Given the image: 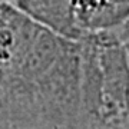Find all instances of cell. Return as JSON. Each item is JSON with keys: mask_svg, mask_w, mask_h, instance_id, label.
<instances>
[{"mask_svg": "<svg viewBox=\"0 0 129 129\" xmlns=\"http://www.w3.org/2000/svg\"><path fill=\"white\" fill-rule=\"evenodd\" d=\"M80 43L0 0V129H79Z\"/></svg>", "mask_w": 129, "mask_h": 129, "instance_id": "cell-1", "label": "cell"}, {"mask_svg": "<svg viewBox=\"0 0 129 129\" xmlns=\"http://www.w3.org/2000/svg\"><path fill=\"white\" fill-rule=\"evenodd\" d=\"M80 43L79 129H129V56L115 30Z\"/></svg>", "mask_w": 129, "mask_h": 129, "instance_id": "cell-2", "label": "cell"}, {"mask_svg": "<svg viewBox=\"0 0 129 129\" xmlns=\"http://www.w3.org/2000/svg\"><path fill=\"white\" fill-rule=\"evenodd\" d=\"M22 13L53 33L79 42L78 0H12Z\"/></svg>", "mask_w": 129, "mask_h": 129, "instance_id": "cell-3", "label": "cell"}, {"mask_svg": "<svg viewBox=\"0 0 129 129\" xmlns=\"http://www.w3.org/2000/svg\"><path fill=\"white\" fill-rule=\"evenodd\" d=\"M111 3L115 6V9L118 10V13L125 24L129 20V0H111Z\"/></svg>", "mask_w": 129, "mask_h": 129, "instance_id": "cell-4", "label": "cell"}, {"mask_svg": "<svg viewBox=\"0 0 129 129\" xmlns=\"http://www.w3.org/2000/svg\"><path fill=\"white\" fill-rule=\"evenodd\" d=\"M115 33L118 35L120 42L123 43V46H125V49L128 52V56H129V20L123 24V26H120L119 29H116Z\"/></svg>", "mask_w": 129, "mask_h": 129, "instance_id": "cell-5", "label": "cell"}, {"mask_svg": "<svg viewBox=\"0 0 129 129\" xmlns=\"http://www.w3.org/2000/svg\"><path fill=\"white\" fill-rule=\"evenodd\" d=\"M5 2H12V0H5Z\"/></svg>", "mask_w": 129, "mask_h": 129, "instance_id": "cell-6", "label": "cell"}]
</instances>
